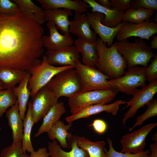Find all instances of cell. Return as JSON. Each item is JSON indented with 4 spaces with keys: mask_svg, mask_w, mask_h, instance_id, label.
<instances>
[{
    "mask_svg": "<svg viewBox=\"0 0 157 157\" xmlns=\"http://www.w3.org/2000/svg\"><path fill=\"white\" fill-rule=\"evenodd\" d=\"M146 105L147 108L145 112L136 118V122L129 129L131 131L137 126L142 125L143 122L149 118L157 115V99H152Z\"/></svg>",
    "mask_w": 157,
    "mask_h": 157,
    "instance_id": "cell-33",
    "label": "cell"
},
{
    "mask_svg": "<svg viewBox=\"0 0 157 157\" xmlns=\"http://www.w3.org/2000/svg\"><path fill=\"white\" fill-rule=\"evenodd\" d=\"M107 141L109 145V149L108 151L105 149V150L106 157H149L150 154L148 150L137 154L118 152L113 148L111 139L107 138Z\"/></svg>",
    "mask_w": 157,
    "mask_h": 157,
    "instance_id": "cell-34",
    "label": "cell"
},
{
    "mask_svg": "<svg viewBox=\"0 0 157 157\" xmlns=\"http://www.w3.org/2000/svg\"><path fill=\"white\" fill-rule=\"evenodd\" d=\"M78 146L85 150L89 157H106L104 141H92L84 136H76Z\"/></svg>",
    "mask_w": 157,
    "mask_h": 157,
    "instance_id": "cell-29",
    "label": "cell"
},
{
    "mask_svg": "<svg viewBox=\"0 0 157 157\" xmlns=\"http://www.w3.org/2000/svg\"><path fill=\"white\" fill-rule=\"evenodd\" d=\"M157 92V79L140 89H136L132 94L131 99L126 102V105L122 109L130 107L122 119L123 124L125 125L128 120L135 115L139 108L151 101Z\"/></svg>",
    "mask_w": 157,
    "mask_h": 157,
    "instance_id": "cell-9",
    "label": "cell"
},
{
    "mask_svg": "<svg viewBox=\"0 0 157 157\" xmlns=\"http://www.w3.org/2000/svg\"><path fill=\"white\" fill-rule=\"evenodd\" d=\"M146 67L135 66L128 67V70L121 77L108 80V83L112 88L128 95H132L139 87L146 85L147 80Z\"/></svg>",
    "mask_w": 157,
    "mask_h": 157,
    "instance_id": "cell-7",
    "label": "cell"
},
{
    "mask_svg": "<svg viewBox=\"0 0 157 157\" xmlns=\"http://www.w3.org/2000/svg\"><path fill=\"white\" fill-rule=\"evenodd\" d=\"M91 27L100 37V38L104 43H106L108 47L113 44L116 34L122 24L121 22L115 27L107 26L103 24L105 16L102 13L94 12L86 13Z\"/></svg>",
    "mask_w": 157,
    "mask_h": 157,
    "instance_id": "cell-13",
    "label": "cell"
},
{
    "mask_svg": "<svg viewBox=\"0 0 157 157\" xmlns=\"http://www.w3.org/2000/svg\"><path fill=\"white\" fill-rule=\"evenodd\" d=\"M157 33V23L150 19L138 24L126 22H122L115 37L118 42L132 37L149 40L150 38Z\"/></svg>",
    "mask_w": 157,
    "mask_h": 157,
    "instance_id": "cell-10",
    "label": "cell"
},
{
    "mask_svg": "<svg viewBox=\"0 0 157 157\" xmlns=\"http://www.w3.org/2000/svg\"><path fill=\"white\" fill-rule=\"evenodd\" d=\"M44 10L57 8L67 9L75 12L85 13L89 8L84 0H38Z\"/></svg>",
    "mask_w": 157,
    "mask_h": 157,
    "instance_id": "cell-21",
    "label": "cell"
},
{
    "mask_svg": "<svg viewBox=\"0 0 157 157\" xmlns=\"http://www.w3.org/2000/svg\"><path fill=\"white\" fill-rule=\"evenodd\" d=\"M154 13V11L151 9L141 8L134 9L130 8L125 11L122 21L140 24L149 19Z\"/></svg>",
    "mask_w": 157,
    "mask_h": 157,
    "instance_id": "cell-31",
    "label": "cell"
},
{
    "mask_svg": "<svg viewBox=\"0 0 157 157\" xmlns=\"http://www.w3.org/2000/svg\"><path fill=\"white\" fill-rule=\"evenodd\" d=\"M31 76V74L27 71L26 75L18 86L13 89L14 92L17 98L19 113L23 121L25 117L26 106L31 95L28 87Z\"/></svg>",
    "mask_w": 157,
    "mask_h": 157,
    "instance_id": "cell-26",
    "label": "cell"
},
{
    "mask_svg": "<svg viewBox=\"0 0 157 157\" xmlns=\"http://www.w3.org/2000/svg\"><path fill=\"white\" fill-rule=\"evenodd\" d=\"M17 102V98L13 89L0 91V118L9 107L14 105Z\"/></svg>",
    "mask_w": 157,
    "mask_h": 157,
    "instance_id": "cell-32",
    "label": "cell"
},
{
    "mask_svg": "<svg viewBox=\"0 0 157 157\" xmlns=\"http://www.w3.org/2000/svg\"><path fill=\"white\" fill-rule=\"evenodd\" d=\"M3 89L2 83L1 81L0 80V91L3 90Z\"/></svg>",
    "mask_w": 157,
    "mask_h": 157,
    "instance_id": "cell-47",
    "label": "cell"
},
{
    "mask_svg": "<svg viewBox=\"0 0 157 157\" xmlns=\"http://www.w3.org/2000/svg\"><path fill=\"white\" fill-rule=\"evenodd\" d=\"M149 147L151 153L149 157H157V142L151 143Z\"/></svg>",
    "mask_w": 157,
    "mask_h": 157,
    "instance_id": "cell-42",
    "label": "cell"
},
{
    "mask_svg": "<svg viewBox=\"0 0 157 157\" xmlns=\"http://www.w3.org/2000/svg\"><path fill=\"white\" fill-rule=\"evenodd\" d=\"M8 124L12 130L13 143L15 145L22 144L23 131V121L19 112L17 101L6 112Z\"/></svg>",
    "mask_w": 157,
    "mask_h": 157,
    "instance_id": "cell-19",
    "label": "cell"
},
{
    "mask_svg": "<svg viewBox=\"0 0 157 157\" xmlns=\"http://www.w3.org/2000/svg\"><path fill=\"white\" fill-rule=\"evenodd\" d=\"M75 44L78 51L82 54V63L86 66L95 67L99 60L96 44L78 38L75 40Z\"/></svg>",
    "mask_w": 157,
    "mask_h": 157,
    "instance_id": "cell-24",
    "label": "cell"
},
{
    "mask_svg": "<svg viewBox=\"0 0 157 157\" xmlns=\"http://www.w3.org/2000/svg\"><path fill=\"white\" fill-rule=\"evenodd\" d=\"M126 102L125 100L119 99L110 104H97L88 106L66 117L65 119L68 122H73L76 120L86 118L103 112L116 116L119 106L126 104Z\"/></svg>",
    "mask_w": 157,
    "mask_h": 157,
    "instance_id": "cell-14",
    "label": "cell"
},
{
    "mask_svg": "<svg viewBox=\"0 0 157 157\" xmlns=\"http://www.w3.org/2000/svg\"><path fill=\"white\" fill-rule=\"evenodd\" d=\"M154 59H152L151 63L146 67L147 79L151 82L157 79V53L155 54Z\"/></svg>",
    "mask_w": 157,
    "mask_h": 157,
    "instance_id": "cell-38",
    "label": "cell"
},
{
    "mask_svg": "<svg viewBox=\"0 0 157 157\" xmlns=\"http://www.w3.org/2000/svg\"><path fill=\"white\" fill-rule=\"evenodd\" d=\"M46 56L47 63L51 65L72 66L74 67L80 57L76 47L72 45L58 50H47Z\"/></svg>",
    "mask_w": 157,
    "mask_h": 157,
    "instance_id": "cell-16",
    "label": "cell"
},
{
    "mask_svg": "<svg viewBox=\"0 0 157 157\" xmlns=\"http://www.w3.org/2000/svg\"><path fill=\"white\" fill-rule=\"evenodd\" d=\"M74 68L79 76L82 84L81 92L112 88L108 83V79H110L95 67L85 65L78 60Z\"/></svg>",
    "mask_w": 157,
    "mask_h": 157,
    "instance_id": "cell-8",
    "label": "cell"
},
{
    "mask_svg": "<svg viewBox=\"0 0 157 157\" xmlns=\"http://www.w3.org/2000/svg\"><path fill=\"white\" fill-rule=\"evenodd\" d=\"M18 6L20 11L29 19L42 25L46 21L44 10L31 0H13Z\"/></svg>",
    "mask_w": 157,
    "mask_h": 157,
    "instance_id": "cell-25",
    "label": "cell"
},
{
    "mask_svg": "<svg viewBox=\"0 0 157 157\" xmlns=\"http://www.w3.org/2000/svg\"><path fill=\"white\" fill-rule=\"evenodd\" d=\"M27 71L13 68L0 69V80L3 89H13L22 81Z\"/></svg>",
    "mask_w": 157,
    "mask_h": 157,
    "instance_id": "cell-28",
    "label": "cell"
},
{
    "mask_svg": "<svg viewBox=\"0 0 157 157\" xmlns=\"http://www.w3.org/2000/svg\"><path fill=\"white\" fill-rule=\"evenodd\" d=\"M20 11L18 5L13 1L0 0V13L14 14Z\"/></svg>",
    "mask_w": 157,
    "mask_h": 157,
    "instance_id": "cell-37",
    "label": "cell"
},
{
    "mask_svg": "<svg viewBox=\"0 0 157 157\" xmlns=\"http://www.w3.org/2000/svg\"><path fill=\"white\" fill-rule=\"evenodd\" d=\"M46 21L53 24L57 30L61 31L63 34L70 35L69 31V16L72 15L71 10L67 9L57 8L44 10Z\"/></svg>",
    "mask_w": 157,
    "mask_h": 157,
    "instance_id": "cell-20",
    "label": "cell"
},
{
    "mask_svg": "<svg viewBox=\"0 0 157 157\" xmlns=\"http://www.w3.org/2000/svg\"><path fill=\"white\" fill-rule=\"evenodd\" d=\"M96 46L98 55V69L110 79L122 76L127 67L124 58L118 51L114 43L107 47L100 38H97Z\"/></svg>",
    "mask_w": 157,
    "mask_h": 157,
    "instance_id": "cell-2",
    "label": "cell"
},
{
    "mask_svg": "<svg viewBox=\"0 0 157 157\" xmlns=\"http://www.w3.org/2000/svg\"><path fill=\"white\" fill-rule=\"evenodd\" d=\"M58 99L45 86L39 90L30 101L32 118L37 123L58 102Z\"/></svg>",
    "mask_w": 157,
    "mask_h": 157,
    "instance_id": "cell-12",
    "label": "cell"
},
{
    "mask_svg": "<svg viewBox=\"0 0 157 157\" xmlns=\"http://www.w3.org/2000/svg\"><path fill=\"white\" fill-rule=\"evenodd\" d=\"M157 10V0H131L130 8L135 9L139 8Z\"/></svg>",
    "mask_w": 157,
    "mask_h": 157,
    "instance_id": "cell-36",
    "label": "cell"
},
{
    "mask_svg": "<svg viewBox=\"0 0 157 157\" xmlns=\"http://www.w3.org/2000/svg\"><path fill=\"white\" fill-rule=\"evenodd\" d=\"M44 32L21 11L0 13V69L28 71L44 52Z\"/></svg>",
    "mask_w": 157,
    "mask_h": 157,
    "instance_id": "cell-1",
    "label": "cell"
},
{
    "mask_svg": "<svg viewBox=\"0 0 157 157\" xmlns=\"http://www.w3.org/2000/svg\"><path fill=\"white\" fill-rule=\"evenodd\" d=\"M152 40L150 42V48L151 49H157V35L154 34L151 37Z\"/></svg>",
    "mask_w": 157,
    "mask_h": 157,
    "instance_id": "cell-44",
    "label": "cell"
},
{
    "mask_svg": "<svg viewBox=\"0 0 157 157\" xmlns=\"http://www.w3.org/2000/svg\"><path fill=\"white\" fill-rule=\"evenodd\" d=\"M157 125V123L148 124L131 133L123 135L120 141L122 147L121 152L137 154L144 151L146 138Z\"/></svg>",
    "mask_w": 157,
    "mask_h": 157,
    "instance_id": "cell-11",
    "label": "cell"
},
{
    "mask_svg": "<svg viewBox=\"0 0 157 157\" xmlns=\"http://www.w3.org/2000/svg\"><path fill=\"white\" fill-rule=\"evenodd\" d=\"M131 0H111L112 8L118 11L125 10L130 8Z\"/></svg>",
    "mask_w": 157,
    "mask_h": 157,
    "instance_id": "cell-39",
    "label": "cell"
},
{
    "mask_svg": "<svg viewBox=\"0 0 157 157\" xmlns=\"http://www.w3.org/2000/svg\"><path fill=\"white\" fill-rule=\"evenodd\" d=\"M152 140L155 142H157V132L156 133L153 135L152 138Z\"/></svg>",
    "mask_w": 157,
    "mask_h": 157,
    "instance_id": "cell-45",
    "label": "cell"
},
{
    "mask_svg": "<svg viewBox=\"0 0 157 157\" xmlns=\"http://www.w3.org/2000/svg\"><path fill=\"white\" fill-rule=\"evenodd\" d=\"M155 15L154 16V19H153V20H154V22H155L157 23V15L156 13H155Z\"/></svg>",
    "mask_w": 157,
    "mask_h": 157,
    "instance_id": "cell-46",
    "label": "cell"
},
{
    "mask_svg": "<svg viewBox=\"0 0 157 157\" xmlns=\"http://www.w3.org/2000/svg\"><path fill=\"white\" fill-rule=\"evenodd\" d=\"M49 154L45 147L40 148L36 151L30 153V157H49Z\"/></svg>",
    "mask_w": 157,
    "mask_h": 157,
    "instance_id": "cell-41",
    "label": "cell"
},
{
    "mask_svg": "<svg viewBox=\"0 0 157 157\" xmlns=\"http://www.w3.org/2000/svg\"><path fill=\"white\" fill-rule=\"evenodd\" d=\"M76 136L72 135L67 140L68 147L71 149L69 151H66L62 149L58 144L56 140L48 142V148L49 157H89L85 150L78 146Z\"/></svg>",
    "mask_w": 157,
    "mask_h": 157,
    "instance_id": "cell-18",
    "label": "cell"
},
{
    "mask_svg": "<svg viewBox=\"0 0 157 157\" xmlns=\"http://www.w3.org/2000/svg\"><path fill=\"white\" fill-rule=\"evenodd\" d=\"M118 92L112 88L78 93L68 98L70 112L73 113L90 105L110 103L115 98Z\"/></svg>",
    "mask_w": 157,
    "mask_h": 157,
    "instance_id": "cell-6",
    "label": "cell"
},
{
    "mask_svg": "<svg viewBox=\"0 0 157 157\" xmlns=\"http://www.w3.org/2000/svg\"><path fill=\"white\" fill-rule=\"evenodd\" d=\"M86 13L75 12L74 19L69 21V31L82 40L96 44L97 34L91 30Z\"/></svg>",
    "mask_w": 157,
    "mask_h": 157,
    "instance_id": "cell-15",
    "label": "cell"
},
{
    "mask_svg": "<svg viewBox=\"0 0 157 157\" xmlns=\"http://www.w3.org/2000/svg\"><path fill=\"white\" fill-rule=\"evenodd\" d=\"M96 2L99 5L104 7L111 8L110 0H96Z\"/></svg>",
    "mask_w": 157,
    "mask_h": 157,
    "instance_id": "cell-43",
    "label": "cell"
},
{
    "mask_svg": "<svg viewBox=\"0 0 157 157\" xmlns=\"http://www.w3.org/2000/svg\"><path fill=\"white\" fill-rule=\"evenodd\" d=\"M72 122H68L67 124L65 125L63 121L59 120L58 121L52 126L47 132L49 139L52 140L56 139L63 148H68L67 140L72 135L68 131L72 126Z\"/></svg>",
    "mask_w": 157,
    "mask_h": 157,
    "instance_id": "cell-27",
    "label": "cell"
},
{
    "mask_svg": "<svg viewBox=\"0 0 157 157\" xmlns=\"http://www.w3.org/2000/svg\"><path fill=\"white\" fill-rule=\"evenodd\" d=\"M28 108L23 120V131L22 142V149L23 152L27 151L30 153L34 151L31 139L32 129L34 123L31 110L30 101L28 102Z\"/></svg>",
    "mask_w": 157,
    "mask_h": 157,
    "instance_id": "cell-30",
    "label": "cell"
},
{
    "mask_svg": "<svg viewBox=\"0 0 157 157\" xmlns=\"http://www.w3.org/2000/svg\"><path fill=\"white\" fill-rule=\"evenodd\" d=\"M90 126H92L94 131L99 134H102L105 133L107 127L106 123L101 119H94Z\"/></svg>",
    "mask_w": 157,
    "mask_h": 157,
    "instance_id": "cell-40",
    "label": "cell"
},
{
    "mask_svg": "<svg viewBox=\"0 0 157 157\" xmlns=\"http://www.w3.org/2000/svg\"><path fill=\"white\" fill-rule=\"evenodd\" d=\"M114 43L118 51L124 58L128 68L138 65L147 67L155 55L150 46L141 38L133 42L125 39Z\"/></svg>",
    "mask_w": 157,
    "mask_h": 157,
    "instance_id": "cell-3",
    "label": "cell"
},
{
    "mask_svg": "<svg viewBox=\"0 0 157 157\" xmlns=\"http://www.w3.org/2000/svg\"><path fill=\"white\" fill-rule=\"evenodd\" d=\"M46 86L58 99L61 97L68 98L81 92L82 90L80 79L74 68L58 73Z\"/></svg>",
    "mask_w": 157,
    "mask_h": 157,
    "instance_id": "cell-4",
    "label": "cell"
},
{
    "mask_svg": "<svg viewBox=\"0 0 157 157\" xmlns=\"http://www.w3.org/2000/svg\"><path fill=\"white\" fill-rule=\"evenodd\" d=\"M71 68L74 67L72 66L56 67L51 65L47 63L46 55L43 56L42 60L38 59L27 71L31 74L28 85L30 96L33 97L58 73Z\"/></svg>",
    "mask_w": 157,
    "mask_h": 157,
    "instance_id": "cell-5",
    "label": "cell"
},
{
    "mask_svg": "<svg viewBox=\"0 0 157 157\" xmlns=\"http://www.w3.org/2000/svg\"><path fill=\"white\" fill-rule=\"evenodd\" d=\"M0 157H30V155L22 151L21 144L5 147L1 152Z\"/></svg>",
    "mask_w": 157,
    "mask_h": 157,
    "instance_id": "cell-35",
    "label": "cell"
},
{
    "mask_svg": "<svg viewBox=\"0 0 157 157\" xmlns=\"http://www.w3.org/2000/svg\"><path fill=\"white\" fill-rule=\"evenodd\" d=\"M66 111L64 103L57 102L43 117L42 123L34 137H36L44 133H47L52 126L60 120L61 116Z\"/></svg>",
    "mask_w": 157,
    "mask_h": 157,
    "instance_id": "cell-23",
    "label": "cell"
},
{
    "mask_svg": "<svg viewBox=\"0 0 157 157\" xmlns=\"http://www.w3.org/2000/svg\"><path fill=\"white\" fill-rule=\"evenodd\" d=\"M91 8V12H97L105 16L103 24L110 27H115L120 24L125 10L118 11L114 9L104 7L94 0H83Z\"/></svg>",
    "mask_w": 157,
    "mask_h": 157,
    "instance_id": "cell-22",
    "label": "cell"
},
{
    "mask_svg": "<svg viewBox=\"0 0 157 157\" xmlns=\"http://www.w3.org/2000/svg\"><path fill=\"white\" fill-rule=\"evenodd\" d=\"M47 26L49 30V35L43 36L42 40L44 47L47 50H58L72 45L74 40L70 35L61 34L55 25L50 21H48Z\"/></svg>",
    "mask_w": 157,
    "mask_h": 157,
    "instance_id": "cell-17",
    "label": "cell"
}]
</instances>
